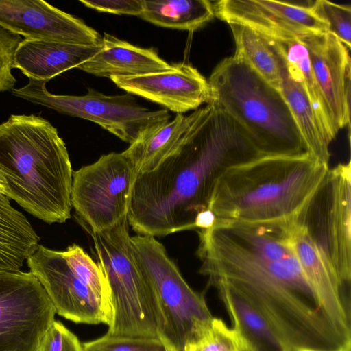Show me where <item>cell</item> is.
Wrapping results in <instances>:
<instances>
[{"label": "cell", "mask_w": 351, "mask_h": 351, "mask_svg": "<svg viewBox=\"0 0 351 351\" xmlns=\"http://www.w3.org/2000/svg\"><path fill=\"white\" fill-rule=\"evenodd\" d=\"M290 219L216 220L197 231L199 273L229 285L267 321L289 351H351L295 254Z\"/></svg>", "instance_id": "6da1fadb"}, {"label": "cell", "mask_w": 351, "mask_h": 351, "mask_svg": "<svg viewBox=\"0 0 351 351\" xmlns=\"http://www.w3.org/2000/svg\"><path fill=\"white\" fill-rule=\"evenodd\" d=\"M262 156L244 129L207 104L176 149L153 170L138 173L128 213L137 234L162 237L195 230L209 209L217 181L228 169Z\"/></svg>", "instance_id": "7a4b0ae2"}, {"label": "cell", "mask_w": 351, "mask_h": 351, "mask_svg": "<svg viewBox=\"0 0 351 351\" xmlns=\"http://www.w3.org/2000/svg\"><path fill=\"white\" fill-rule=\"evenodd\" d=\"M73 169L57 129L34 114L0 123V182L6 196L47 223L71 217Z\"/></svg>", "instance_id": "3957f363"}, {"label": "cell", "mask_w": 351, "mask_h": 351, "mask_svg": "<svg viewBox=\"0 0 351 351\" xmlns=\"http://www.w3.org/2000/svg\"><path fill=\"white\" fill-rule=\"evenodd\" d=\"M328 168L308 152L258 157L221 175L209 209L216 220L265 222L293 218Z\"/></svg>", "instance_id": "277c9868"}, {"label": "cell", "mask_w": 351, "mask_h": 351, "mask_svg": "<svg viewBox=\"0 0 351 351\" xmlns=\"http://www.w3.org/2000/svg\"><path fill=\"white\" fill-rule=\"evenodd\" d=\"M208 82L213 104L245 131L262 156L307 152L296 121L280 90L234 55L213 69Z\"/></svg>", "instance_id": "5b68a950"}, {"label": "cell", "mask_w": 351, "mask_h": 351, "mask_svg": "<svg viewBox=\"0 0 351 351\" xmlns=\"http://www.w3.org/2000/svg\"><path fill=\"white\" fill-rule=\"evenodd\" d=\"M87 232L110 292L112 318L106 335L160 340L164 319L132 247L128 219L101 232Z\"/></svg>", "instance_id": "8992f818"}, {"label": "cell", "mask_w": 351, "mask_h": 351, "mask_svg": "<svg viewBox=\"0 0 351 351\" xmlns=\"http://www.w3.org/2000/svg\"><path fill=\"white\" fill-rule=\"evenodd\" d=\"M343 291L350 295L351 165L328 168L294 217Z\"/></svg>", "instance_id": "52a82bcc"}, {"label": "cell", "mask_w": 351, "mask_h": 351, "mask_svg": "<svg viewBox=\"0 0 351 351\" xmlns=\"http://www.w3.org/2000/svg\"><path fill=\"white\" fill-rule=\"evenodd\" d=\"M134 253L147 275L164 319L160 340L170 351H183L198 328L213 317L204 294L194 291L155 237H130Z\"/></svg>", "instance_id": "ba28073f"}, {"label": "cell", "mask_w": 351, "mask_h": 351, "mask_svg": "<svg viewBox=\"0 0 351 351\" xmlns=\"http://www.w3.org/2000/svg\"><path fill=\"white\" fill-rule=\"evenodd\" d=\"M13 95L61 114L94 122L130 145L149 130L169 121L168 110H152L139 105L130 93L106 95L88 88L82 96L54 95L47 81L28 78Z\"/></svg>", "instance_id": "9c48e42d"}, {"label": "cell", "mask_w": 351, "mask_h": 351, "mask_svg": "<svg viewBox=\"0 0 351 351\" xmlns=\"http://www.w3.org/2000/svg\"><path fill=\"white\" fill-rule=\"evenodd\" d=\"M136 175L123 152L103 154L73 173L71 205L86 231L101 232L127 218Z\"/></svg>", "instance_id": "30bf717a"}, {"label": "cell", "mask_w": 351, "mask_h": 351, "mask_svg": "<svg viewBox=\"0 0 351 351\" xmlns=\"http://www.w3.org/2000/svg\"><path fill=\"white\" fill-rule=\"evenodd\" d=\"M56 314L31 271H0V351H38Z\"/></svg>", "instance_id": "8fae6325"}, {"label": "cell", "mask_w": 351, "mask_h": 351, "mask_svg": "<svg viewBox=\"0 0 351 351\" xmlns=\"http://www.w3.org/2000/svg\"><path fill=\"white\" fill-rule=\"evenodd\" d=\"M26 261L29 271L43 287L57 314L75 323L110 326L112 315L75 275L64 251L39 244Z\"/></svg>", "instance_id": "7c38bea8"}, {"label": "cell", "mask_w": 351, "mask_h": 351, "mask_svg": "<svg viewBox=\"0 0 351 351\" xmlns=\"http://www.w3.org/2000/svg\"><path fill=\"white\" fill-rule=\"evenodd\" d=\"M213 5L215 16L228 24L247 26L278 41L328 32L326 23L309 6L268 0H221Z\"/></svg>", "instance_id": "4fadbf2b"}, {"label": "cell", "mask_w": 351, "mask_h": 351, "mask_svg": "<svg viewBox=\"0 0 351 351\" xmlns=\"http://www.w3.org/2000/svg\"><path fill=\"white\" fill-rule=\"evenodd\" d=\"M311 70L333 132L350 125V57L349 49L328 32L304 35Z\"/></svg>", "instance_id": "5bb4252c"}, {"label": "cell", "mask_w": 351, "mask_h": 351, "mask_svg": "<svg viewBox=\"0 0 351 351\" xmlns=\"http://www.w3.org/2000/svg\"><path fill=\"white\" fill-rule=\"evenodd\" d=\"M0 26L26 40L95 45L102 38L82 20L42 0H0Z\"/></svg>", "instance_id": "9a60e30c"}, {"label": "cell", "mask_w": 351, "mask_h": 351, "mask_svg": "<svg viewBox=\"0 0 351 351\" xmlns=\"http://www.w3.org/2000/svg\"><path fill=\"white\" fill-rule=\"evenodd\" d=\"M117 87L182 114L208 104V80L197 69L185 63L171 64L169 70L136 76H112Z\"/></svg>", "instance_id": "2e32d148"}, {"label": "cell", "mask_w": 351, "mask_h": 351, "mask_svg": "<svg viewBox=\"0 0 351 351\" xmlns=\"http://www.w3.org/2000/svg\"><path fill=\"white\" fill-rule=\"evenodd\" d=\"M291 241L302 272L324 310L342 332L351 337L350 295L343 291L305 231L295 221Z\"/></svg>", "instance_id": "e0dca14e"}, {"label": "cell", "mask_w": 351, "mask_h": 351, "mask_svg": "<svg viewBox=\"0 0 351 351\" xmlns=\"http://www.w3.org/2000/svg\"><path fill=\"white\" fill-rule=\"evenodd\" d=\"M269 38L278 62L280 90L296 121L307 152L328 165L330 145L334 138L314 108L298 71L287 60L278 42Z\"/></svg>", "instance_id": "ac0fdd59"}, {"label": "cell", "mask_w": 351, "mask_h": 351, "mask_svg": "<svg viewBox=\"0 0 351 351\" xmlns=\"http://www.w3.org/2000/svg\"><path fill=\"white\" fill-rule=\"evenodd\" d=\"M101 45H78L23 39L14 56V68L28 78L45 80L77 68L95 55Z\"/></svg>", "instance_id": "d6986e66"}, {"label": "cell", "mask_w": 351, "mask_h": 351, "mask_svg": "<svg viewBox=\"0 0 351 351\" xmlns=\"http://www.w3.org/2000/svg\"><path fill=\"white\" fill-rule=\"evenodd\" d=\"M99 51L77 69L97 77L136 76L169 70L171 64L152 49L134 46L104 33Z\"/></svg>", "instance_id": "ffe728a7"}, {"label": "cell", "mask_w": 351, "mask_h": 351, "mask_svg": "<svg viewBox=\"0 0 351 351\" xmlns=\"http://www.w3.org/2000/svg\"><path fill=\"white\" fill-rule=\"evenodd\" d=\"M215 287L237 330L250 351H289L264 317L235 290L217 281Z\"/></svg>", "instance_id": "44dd1931"}, {"label": "cell", "mask_w": 351, "mask_h": 351, "mask_svg": "<svg viewBox=\"0 0 351 351\" xmlns=\"http://www.w3.org/2000/svg\"><path fill=\"white\" fill-rule=\"evenodd\" d=\"M197 115H177L142 135L123 154L134 165L137 173L153 170L179 145Z\"/></svg>", "instance_id": "7402d4cb"}, {"label": "cell", "mask_w": 351, "mask_h": 351, "mask_svg": "<svg viewBox=\"0 0 351 351\" xmlns=\"http://www.w3.org/2000/svg\"><path fill=\"white\" fill-rule=\"evenodd\" d=\"M39 241L25 216L10 203L0 202V271H20Z\"/></svg>", "instance_id": "603a6c76"}, {"label": "cell", "mask_w": 351, "mask_h": 351, "mask_svg": "<svg viewBox=\"0 0 351 351\" xmlns=\"http://www.w3.org/2000/svg\"><path fill=\"white\" fill-rule=\"evenodd\" d=\"M214 16L208 0H143L139 17L157 26L193 32Z\"/></svg>", "instance_id": "cb8c5ba5"}, {"label": "cell", "mask_w": 351, "mask_h": 351, "mask_svg": "<svg viewBox=\"0 0 351 351\" xmlns=\"http://www.w3.org/2000/svg\"><path fill=\"white\" fill-rule=\"evenodd\" d=\"M228 25L235 43L234 55L280 90L278 62L270 39L247 26L238 23Z\"/></svg>", "instance_id": "d4e9b609"}, {"label": "cell", "mask_w": 351, "mask_h": 351, "mask_svg": "<svg viewBox=\"0 0 351 351\" xmlns=\"http://www.w3.org/2000/svg\"><path fill=\"white\" fill-rule=\"evenodd\" d=\"M183 351H250L235 329L213 316L203 323Z\"/></svg>", "instance_id": "484cf974"}, {"label": "cell", "mask_w": 351, "mask_h": 351, "mask_svg": "<svg viewBox=\"0 0 351 351\" xmlns=\"http://www.w3.org/2000/svg\"><path fill=\"white\" fill-rule=\"evenodd\" d=\"M64 254L75 275L91 290L112 315L108 284L99 264L82 247L75 243L64 250Z\"/></svg>", "instance_id": "4316f807"}, {"label": "cell", "mask_w": 351, "mask_h": 351, "mask_svg": "<svg viewBox=\"0 0 351 351\" xmlns=\"http://www.w3.org/2000/svg\"><path fill=\"white\" fill-rule=\"evenodd\" d=\"M287 60L299 72L308 95L324 125L335 139L319 88L311 70V64L305 47L298 40L278 41Z\"/></svg>", "instance_id": "83f0119b"}, {"label": "cell", "mask_w": 351, "mask_h": 351, "mask_svg": "<svg viewBox=\"0 0 351 351\" xmlns=\"http://www.w3.org/2000/svg\"><path fill=\"white\" fill-rule=\"evenodd\" d=\"M308 6L317 17L326 23L327 32L350 49V5L334 3L326 0H317Z\"/></svg>", "instance_id": "f1b7e54d"}, {"label": "cell", "mask_w": 351, "mask_h": 351, "mask_svg": "<svg viewBox=\"0 0 351 351\" xmlns=\"http://www.w3.org/2000/svg\"><path fill=\"white\" fill-rule=\"evenodd\" d=\"M83 351H170L159 339L105 335L82 343Z\"/></svg>", "instance_id": "f546056e"}, {"label": "cell", "mask_w": 351, "mask_h": 351, "mask_svg": "<svg viewBox=\"0 0 351 351\" xmlns=\"http://www.w3.org/2000/svg\"><path fill=\"white\" fill-rule=\"evenodd\" d=\"M23 40L21 36L0 26V92L14 89L16 79L12 70L16 51Z\"/></svg>", "instance_id": "4dcf8cb0"}, {"label": "cell", "mask_w": 351, "mask_h": 351, "mask_svg": "<svg viewBox=\"0 0 351 351\" xmlns=\"http://www.w3.org/2000/svg\"><path fill=\"white\" fill-rule=\"evenodd\" d=\"M38 351H83L82 343L62 322L54 320L45 333Z\"/></svg>", "instance_id": "1f68e13d"}, {"label": "cell", "mask_w": 351, "mask_h": 351, "mask_svg": "<svg viewBox=\"0 0 351 351\" xmlns=\"http://www.w3.org/2000/svg\"><path fill=\"white\" fill-rule=\"evenodd\" d=\"M86 7L101 12L140 16L143 10V0H80Z\"/></svg>", "instance_id": "d6a6232c"}, {"label": "cell", "mask_w": 351, "mask_h": 351, "mask_svg": "<svg viewBox=\"0 0 351 351\" xmlns=\"http://www.w3.org/2000/svg\"><path fill=\"white\" fill-rule=\"evenodd\" d=\"M216 217L210 210H206L197 214L195 221V228L199 231L211 228L215 223Z\"/></svg>", "instance_id": "836d02e7"}, {"label": "cell", "mask_w": 351, "mask_h": 351, "mask_svg": "<svg viewBox=\"0 0 351 351\" xmlns=\"http://www.w3.org/2000/svg\"><path fill=\"white\" fill-rule=\"evenodd\" d=\"M0 202L4 203H10V199L6 196L4 189L0 182Z\"/></svg>", "instance_id": "e575fe53"}]
</instances>
